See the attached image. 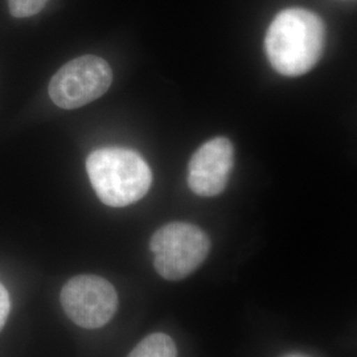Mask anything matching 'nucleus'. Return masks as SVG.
Segmentation results:
<instances>
[{
    "label": "nucleus",
    "mask_w": 357,
    "mask_h": 357,
    "mask_svg": "<svg viewBox=\"0 0 357 357\" xmlns=\"http://www.w3.org/2000/svg\"><path fill=\"white\" fill-rule=\"evenodd\" d=\"M326 41L324 23L305 8H287L268 26L265 51L271 66L283 76H302L321 57Z\"/></svg>",
    "instance_id": "f257e3e1"
},
{
    "label": "nucleus",
    "mask_w": 357,
    "mask_h": 357,
    "mask_svg": "<svg viewBox=\"0 0 357 357\" xmlns=\"http://www.w3.org/2000/svg\"><path fill=\"white\" fill-rule=\"evenodd\" d=\"M86 171L98 199L113 208L139 202L153 183V172L146 160L123 147L93 151L86 159Z\"/></svg>",
    "instance_id": "f03ea898"
},
{
    "label": "nucleus",
    "mask_w": 357,
    "mask_h": 357,
    "mask_svg": "<svg viewBox=\"0 0 357 357\" xmlns=\"http://www.w3.org/2000/svg\"><path fill=\"white\" fill-rule=\"evenodd\" d=\"M150 249L159 275L180 281L202 266L209 255L211 240L193 224L171 222L153 233Z\"/></svg>",
    "instance_id": "7ed1b4c3"
},
{
    "label": "nucleus",
    "mask_w": 357,
    "mask_h": 357,
    "mask_svg": "<svg viewBox=\"0 0 357 357\" xmlns=\"http://www.w3.org/2000/svg\"><path fill=\"white\" fill-rule=\"evenodd\" d=\"M113 82L110 65L98 56H81L70 60L52 77L48 93L52 101L73 110L102 97Z\"/></svg>",
    "instance_id": "20e7f679"
},
{
    "label": "nucleus",
    "mask_w": 357,
    "mask_h": 357,
    "mask_svg": "<svg viewBox=\"0 0 357 357\" xmlns=\"http://www.w3.org/2000/svg\"><path fill=\"white\" fill-rule=\"evenodd\" d=\"M61 306L69 319L88 330L101 328L114 317L118 295L114 286L98 275L82 274L66 282Z\"/></svg>",
    "instance_id": "39448f33"
},
{
    "label": "nucleus",
    "mask_w": 357,
    "mask_h": 357,
    "mask_svg": "<svg viewBox=\"0 0 357 357\" xmlns=\"http://www.w3.org/2000/svg\"><path fill=\"white\" fill-rule=\"evenodd\" d=\"M234 167V147L225 137L205 142L192 155L188 165V184L202 197H215L227 188Z\"/></svg>",
    "instance_id": "423d86ee"
},
{
    "label": "nucleus",
    "mask_w": 357,
    "mask_h": 357,
    "mask_svg": "<svg viewBox=\"0 0 357 357\" xmlns=\"http://www.w3.org/2000/svg\"><path fill=\"white\" fill-rule=\"evenodd\" d=\"M178 351L174 340L166 333H153L144 337L128 357H176Z\"/></svg>",
    "instance_id": "0eeeda50"
},
{
    "label": "nucleus",
    "mask_w": 357,
    "mask_h": 357,
    "mask_svg": "<svg viewBox=\"0 0 357 357\" xmlns=\"http://www.w3.org/2000/svg\"><path fill=\"white\" fill-rule=\"evenodd\" d=\"M48 0H8V8L13 17L26 19L43 11Z\"/></svg>",
    "instance_id": "6e6552de"
},
{
    "label": "nucleus",
    "mask_w": 357,
    "mask_h": 357,
    "mask_svg": "<svg viewBox=\"0 0 357 357\" xmlns=\"http://www.w3.org/2000/svg\"><path fill=\"white\" fill-rule=\"evenodd\" d=\"M10 310H11L10 295L7 289L3 286V283H0V332L3 331L6 321L8 319Z\"/></svg>",
    "instance_id": "1a4fd4ad"
},
{
    "label": "nucleus",
    "mask_w": 357,
    "mask_h": 357,
    "mask_svg": "<svg viewBox=\"0 0 357 357\" xmlns=\"http://www.w3.org/2000/svg\"><path fill=\"white\" fill-rule=\"evenodd\" d=\"M286 357H307V356H303V355H289V356H286Z\"/></svg>",
    "instance_id": "9d476101"
}]
</instances>
